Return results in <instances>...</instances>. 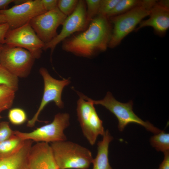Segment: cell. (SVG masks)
Instances as JSON below:
<instances>
[{
  "instance_id": "7",
  "label": "cell",
  "mask_w": 169,
  "mask_h": 169,
  "mask_svg": "<svg viewBox=\"0 0 169 169\" xmlns=\"http://www.w3.org/2000/svg\"><path fill=\"white\" fill-rule=\"evenodd\" d=\"M35 59L28 50L4 44L0 65L18 78H25L29 75Z\"/></svg>"
},
{
  "instance_id": "13",
  "label": "cell",
  "mask_w": 169,
  "mask_h": 169,
  "mask_svg": "<svg viewBox=\"0 0 169 169\" xmlns=\"http://www.w3.org/2000/svg\"><path fill=\"white\" fill-rule=\"evenodd\" d=\"M29 169H59L49 143L37 142L32 146L28 156Z\"/></svg>"
},
{
  "instance_id": "11",
  "label": "cell",
  "mask_w": 169,
  "mask_h": 169,
  "mask_svg": "<svg viewBox=\"0 0 169 169\" xmlns=\"http://www.w3.org/2000/svg\"><path fill=\"white\" fill-rule=\"evenodd\" d=\"M88 24L86 18L85 1L79 0L74 11L67 17L65 20L59 33L49 42L45 44L43 50L50 49L52 55L56 47L59 43L74 33L84 31Z\"/></svg>"
},
{
  "instance_id": "12",
  "label": "cell",
  "mask_w": 169,
  "mask_h": 169,
  "mask_svg": "<svg viewBox=\"0 0 169 169\" xmlns=\"http://www.w3.org/2000/svg\"><path fill=\"white\" fill-rule=\"evenodd\" d=\"M46 12L41 0H29L0 10V14L5 16L9 29H13L29 23L34 17Z\"/></svg>"
},
{
  "instance_id": "31",
  "label": "cell",
  "mask_w": 169,
  "mask_h": 169,
  "mask_svg": "<svg viewBox=\"0 0 169 169\" xmlns=\"http://www.w3.org/2000/svg\"><path fill=\"white\" fill-rule=\"evenodd\" d=\"M157 3L160 5L169 9V1L168 0H161L157 1Z\"/></svg>"
},
{
  "instance_id": "19",
  "label": "cell",
  "mask_w": 169,
  "mask_h": 169,
  "mask_svg": "<svg viewBox=\"0 0 169 169\" xmlns=\"http://www.w3.org/2000/svg\"><path fill=\"white\" fill-rule=\"evenodd\" d=\"M151 145L157 151L164 153L169 151V134L163 131L152 136L150 139Z\"/></svg>"
},
{
  "instance_id": "4",
  "label": "cell",
  "mask_w": 169,
  "mask_h": 169,
  "mask_svg": "<svg viewBox=\"0 0 169 169\" xmlns=\"http://www.w3.org/2000/svg\"><path fill=\"white\" fill-rule=\"evenodd\" d=\"M77 93L79 96L76 109L78 120L84 136L93 146L98 136H103L105 133L103 121L96 111L92 99L79 92Z\"/></svg>"
},
{
  "instance_id": "8",
  "label": "cell",
  "mask_w": 169,
  "mask_h": 169,
  "mask_svg": "<svg viewBox=\"0 0 169 169\" xmlns=\"http://www.w3.org/2000/svg\"><path fill=\"white\" fill-rule=\"evenodd\" d=\"M39 72L44 80L43 95L37 111L32 118L27 122V126L31 128L34 126L37 121H38V117L41 112L50 102H54L60 109L64 107V103L61 98L62 91L64 88L70 83L69 79L59 80L53 78L45 68L41 67Z\"/></svg>"
},
{
  "instance_id": "27",
  "label": "cell",
  "mask_w": 169,
  "mask_h": 169,
  "mask_svg": "<svg viewBox=\"0 0 169 169\" xmlns=\"http://www.w3.org/2000/svg\"><path fill=\"white\" fill-rule=\"evenodd\" d=\"M43 6L46 11L53 10L57 7L58 0H41Z\"/></svg>"
},
{
  "instance_id": "10",
  "label": "cell",
  "mask_w": 169,
  "mask_h": 169,
  "mask_svg": "<svg viewBox=\"0 0 169 169\" xmlns=\"http://www.w3.org/2000/svg\"><path fill=\"white\" fill-rule=\"evenodd\" d=\"M67 17L57 7L36 16L29 23L40 39L46 44L57 35L58 27L62 25Z\"/></svg>"
},
{
  "instance_id": "28",
  "label": "cell",
  "mask_w": 169,
  "mask_h": 169,
  "mask_svg": "<svg viewBox=\"0 0 169 169\" xmlns=\"http://www.w3.org/2000/svg\"><path fill=\"white\" fill-rule=\"evenodd\" d=\"M9 29V26L7 23L0 24V43L4 44L6 33Z\"/></svg>"
},
{
  "instance_id": "16",
  "label": "cell",
  "mask_w": 169,
  "mask_h": 169,
  "mask_svg": "<svg viewBox=\"0 0 169 169\" xmlns=\"http://www.w3.org/2000/svg\"><path fill=\"white\" fill-rule=\"evenodd\" d=\"M102 140L97 143V152L96 157L93 159V169H113L109 163L108 158L109 147L113 137L108 130L103 136Z\"/></svg>"
},
{
  "instance_id": "34",
  "label": "cell",
  "mask_w": 169,
  "mask_h": 169,
  "mask_svg": "<svg viewBox=\"0 0 169 169\" xmlns=\"http://www.w3.org/2000/svg\"><path fill=\"white\" fill-rule=\"evenodd\" d=\"M2 118V117L0 115V120Z\"/></svg>"
},
{
  "instance_id": "22",
  "label": "cell",
  "mask_w": 169,
  "mask_h": 169,
  "mask_svg": "<svg viewBox=\"0 0 169 169\" xmlns=\"http://www.w3.org/2000/svg\"><path fill=\"white\" fill-rule=\"evenodd\" d=\"M8 117L10 122L15 125H22L27 119L25 112L22 109L18 108H13L9 110Z\"/></svg>"
},
{
  "instance_id": "18",
  "label": "cell",
  "mask_w": 169,
  "mask_h": 169,
  "mask_svg": "<svg viewBox=\"0 0 169 169\" xmlns=\"http://www.w3.org/2000/svg\"><path fill=\"white\" fill-rule=\"evenodd\" d=\"M15 92L7 86L0 85V113L12 107Z\"/></svg>"
},
{
  "instance_id": "26",
  "label": "cell",
  "mask_w": 169,
  "mask_h": 169,
  "mask_svg": "<svg viewBox=\"0 0 169 169\" xmlns=\"http://www.w3.org/2000/svg\"><path fill=\"white\" fill-rule=\"evenodd\" d=\"M14 135V131L11 128L9 123L6 121L0 122V143Z\"/></svg>"
},
{
  "instance_id": "30",
  "label": "cell",
  "mask_w": 169,
  "mask_h": 169,
  "mask_svg": "<svg viewBox=\"0 0 169 169\" xmlns=\"http://www.w3.org/2000/svg\"><path fill=\"white\" fill-rule=\"evenodd\" d=\"M14 0H0V10L7 9V7Z\"/></svg>"
},
{
  "instance_id": "23",
  "label": "cell",
  "mask_w": 169,
  "mask_h": 169,
  "mask_svg": "<svg viewBox=\"0 0 169 169\" xmlns=\"http://www.w3.org/2000/svg\"><path fill=\"white\" fill-rule=\"evenodd\" d=\"M86 15L88 24L99 14L100 0H86Z\"/></svg>"
},
{
  "instance_id": "21",
  "label": "cell",
  "mask_w": 169,
  "mask_h": 169,
  "mask_svg": "<svg viewBox=\"0 0 169 169\" xmlns=\"http://www.w3.org/2000/svg\"><path fill=\"white\" fill-rule=\"evenodd\" d=\"M0 85L8 86L16 91L18 89V78L0 65Z\"/></svg>"
},
{
  "instance_id": "14",
  "label": "cell",
  "mask_w": 169,
  "mask_h": 169,
  "mask_svg": "<svg viewBox=\"0 0 169 169\" xmlns=\"http://www.w3.org/2000/svg\"><path fill=\"white\" fill-rule=\"evenodd\" d=\"M157 1L150 10L149 18L142 20L135 29V31L145 27H151L158 36L163 37L165 35L169 27V9L160 5Z\"/></svg>"
},
{
  "instance_id": "29",
  "label": "cell",
  "mask_w": 169,
  "mask_h": 169,
  "mask_svg": "<svg viewBox=\"0 0 169 169\" xmlns=\"http://www.w3.org/2000/svg\"><path fill=\"white\" fill-rule=\"evenodd\" d=\"M164 158L158 169H169V151L164 153Z\"/></svg>"
},
{
  "instance_id": "5",
  "label": "cell",
  "mask_w": 169,
  "mask_h": 169,
  "mask_svg": "<svg viewBox=\"0 0 169 169\" xmlns=\"http://www.w3.org/2000/svg\"><path fill=\"white\" fill-rule=\"evenodd\" d=\"M92 100L94 105L104 106L116 116L118 121V128L120 131H122L130 123L141 125L154 134L158 133L161 131L149 122L143 121L134 113L132 100L125 103L120 102L116 100L110 92H107L103 99L97 100L92 99Z\"/></svg>"
},
{
  "instance_id": "33",
  "label": "cell",
  "mask_w": 169,
  "mask_h": 169,
  "mask_svg": "<svg viewBox=\"0 0 169 169\" xmlns=\"http://www.w3.org/2000/svg\"><path fill=\"white\" fill-rule=\"evenodd\" d=\"M4 44L0 43V56L1 52L3 49Z\"/></svg>"
},
{
  "instance_id": "20",
  "label": "cell",
  "mask_w": 169,
  "mask_h": 169,
  "mask_svg": "<svg viewBox=\"0 0 169 169\" xmlns=\"http://www.w3.org/2000/svg\"><path fill=\"white\" fill-rule=\"evenodd\" d=\"M141 1L139 0H120L107 17L110 18L125 13L139 5Z\"/></svg>"
},
{
  "instance_id": "6",
  "label": "cell",
  "mask_w": 169,
  "mask_h": 169,
  "mask_svg": "<svg viewBox=\"0 0 169 169\" xmlns=\"http://www.w3.org/2000/svg\"><path fill=\"white\" fill-rule=\"evenodd\" d=\"M70 115L66 113L55 115L53 121L30 132L14 131V134L22 139L36 142L52 143L67 140L64 130L69 125Z\"/></svg>"
},
{
  "instance_id": "15",
  "label": "cell",
  "mask_w": 169,
  "mask_h": 169,
  "mask_svg": "<svg viewBox=\"0 0 169 169\" xmlns=\"http://www.w3.org/2000/svg\"><path fill=\"white\" fill-rule=\"evenodd\" d=\"M33 141L25 140L22 147L16 153L0 158V169H29L28 156Z\"/></svg>"
},
{
  "instance_id": "25",
  "label": "cell",
  "mask_w": 169,
  "mask_h": 169,
  "mask_svg": "<svg viewBox=\"0 0 169 169\" xmlns=\"http://www.w3.org/2000/svg\"><path fill=\"white\" fill-rule=\"evenodd\" d=\"M120 0H100L99 14L107 16Z\"/></svg>"
},
{
  "instance_id": "3",
  "label": "cell",
  "mask_w": 169,
  "mask_h": 169,
  "mask_svg": "<svg viewBox=\"0 0 169 169\" xmlns=\"http://www.w3.org/2000/svg\"><path fill=\"white\" fill-rule=\"evenodd\" d=\"M151 9L141 0L139 5L129 11L109 18L113 26L108 47L114 48L119 45L143 19L149 15Z\"/></svg>"
},
{
  "instance_id": "24",
  "label": "cell",
  "mask_w": 169,
  "mask_h": 169,
  "mask_svg": "<svg viewBox=\"0 0 169 169\" xmlns=\"http://www.w3.org/2000/svg\"><path fill=\"white\" fill-rule=\"evenodd\" d=\"M78 2V0H59L57 7L62 13L68 17L74 11Z\"/></svg>"
},
{
  "instance_id": "17",
  "label": "cell",
  "mask_w": 169,
  "mask_h": 169,
  "mask_svg": "<svg viewBox=\"0 0 169 169\" xmlns=\"http://www.w3.org/2000/svg\"><path fill=\"white\" fill-rule=\"evenodd\" d=\"M25 141L14 134L0 143V158L8 157L16 153L22 147Z\"/></svg>"
},
{
  "instance_id": "1",
  "label": "cell",
  "mask_w": 169,
  "mask_h": 169,
  "mask_svg": "<svg viewBox=\"0 0 169 169\" xmlns=\"http://www.w3.org/2000/svg\"><path fill=\"white\" fill-rule=\"evenodd\" d=\"M112 26L108 17L98 14L87 29L63 41L62 49L77 56L92 58L108 47Z\"/></svg>"
},
{
  "instance_id": "9",
  "label": "cell",
  "mask_w": 169,
  "mask_h": 169,
  "mask_svg": "<svg viewBox=\"0 0 169 169\" xmlns=\"http://www.w3.org/2000/svg\"><path fill=\"white\" fill-rule=\"evenodd\" d=\"M4 44L26 49L35 59L41 57L45 45L29 23L17 28L9 29L5 36Z\"/></svg>"
},
{
  "instance_id": "2",
  "label": "cell",
  "mask_w": 169,
  "mask_h": 169,
  "mask_svg": "<svg viewBox=\"0 0 169 169\" xmlns=\"http://www.w3.org/2000/svg\"><path fill=\"white\" fill-rule=\"evenodd\" d=\"M50 146L59 169H87L92 163L90 151L76 143L65 141L51 143Z\"/></svg>"
},
{
  "instance_id": "32",
  "label": "cell",
  "mask_w": 169,
  "mask_h": 169,
  "mask_svg": "<svg viewBox=\"0 0 169 169\" xmlns=\"http://www.w3.org/2000/svg\"><path fill=\"white\" fill-rule=\"evenodd\" d=\"M5 23H7V21L5 16L0 14V24Z\"/></svg>"
}]
</instances>
